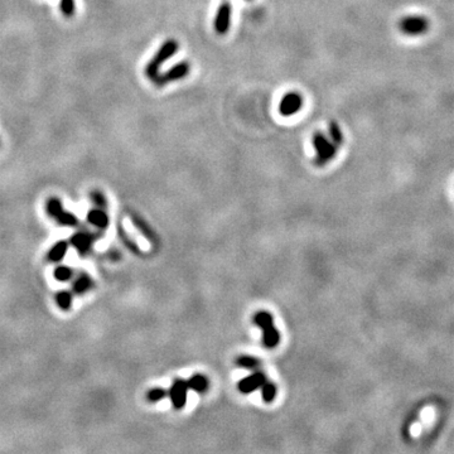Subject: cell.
Instances as JSON below:
<instances>
[{"instance_id":"cell-1","label":"cell","mask_w":454,"mask_h":454,"mask_svg":"<svg viewBox=\"0 0 454 454\" xmlns=\"http://www.w3.org/2000/svg\"><path fill=\"white\" fill-rule=\"evenodd\" d=\"M179 48V44L175 39H167L164 43L159 47V49L157 51V53L154 54L153 58L148 62L145 67V76L149 80L153 82L158 75L161 73V67L165 61H168L169 58H172L175 53L178 52Z\"/></svg>"},{"instance_id":"cell-2","label":"cell","mask_w":454,"mask_h":454,"mask_svg":"<svg viewBox=\"0 0 454 454\" xmlns=\"http://www.w3.org/2000/svg\"><path fill=\"white\" fill-rule=\"evenodd\" d=\"M254 322L262 330V345L266 348H274L279 345L280 335L274 327V319L269 312L260 311L254 316Z\"/></svg>"},{"instance_id":"cell-3","label":"cell","mask_w":454,"mask_h":454,"mask_svg":"<svg viewBox=\"0 0 454 454\" xmlns=\"http://www.w3.org/2000/svg\"><path fill=\"white\" fill-rule=\"evenodd\" d=\"M312 144L317 152V156L314 158V164L322 165L327 164L328 162L332 161L337 154V145L333 143L330 139H328L321 131H316L312 136Z\"/></svg>"},{"instance_id":"cell-4","label":"cell","mask_w":454,"mask_h":454,"mask_svg":"<svg viewBox=\"0 0 454 454\" xmlns=\"http://www.w3.org/2000/svg\"><path fill=\"white\" fill-rule=\"evenodd\" d=\"M47 212L52 219L56 220L57 224L64 226H76L78 224L77 217L66 211L62 206V202L57 197H52L47 201Z\"/></svg>"},{"instance_id":"cell-5","label":"cell","mask_w":454,"mask_h":454,"mask_svg":"<svg viewBox=\"0 0 454 454\" xmlns=\"http://www.w3.org/2000/svg\"><path fill=\"white\" fill-rule=\"evenodd\" d=\"M191 71V66L188 62L183 61L179 64L174 65L173 67H170L169 70L165 71L164 73H159L158 77L153 81V83L158 87H163V86L168 85L170 82H174V81L182 80L186 76H188Z\"/></svg>"},{"instance_id":"cell-6","label":"cell","mask_w":454,"mask_h":454,"mask_svg":"<svg viewBox=\"0 0 454 454\" xmlns=\"http://www.w3.org/2000/svg\"><path fill=\"white\" fill-rule=\"evenodd\" d=\"M303 107V98L298 93H288L283 96L279 102V114L289 117L298 114Z\"/></svg>"},{"instance_id":"cell-7","label":"cell","mask_w":454,"mask_h":454,"mask_svg":"<svg viewBox=\"0 0 454 454\" xmlns=\"http://www.w3.org/2000/svg\"><path fill=\"white\" fill-rule=\"evenodd\" d=\"M231 14H232V8H231L230 3H222L219 7V9H217L214 22L215 31H216L217 34L224 36V34L228 32L231 24Z\"/></svg>"},{"instance_id":"cell-8","label":"cell","mask_w":454,"mask_h":454,"mask_svg":"<svg viewBox=\"0 0 454 454\" xmlns=\"http://www.w3.org/2000/svg\"><path fill=\"white\" fill-rule=\"evenodd\" d=\"M190 389L188 381L185 380H175L174 384L170 387V400L175 409H183L187 401V391Z\"/></svg>"},{"instance_id":"cell-9","label":"cell","mask_w":454,"mask_h":454,"mask_svg":"<svg viewBox=\"0 0 454 454\" xmlns=\"http://www.w3.org/2000/svg\"><path fill=\"white\" fill-rule=\"evenodd\" d=\"M95 241V235L83 231V232H77L71 237V245L75 246L77 251L82 255L87 254L90 249L93 248V244Z\"/></svg>"},{"instance_id":"cell-10","label":"cell","mask_w":454,"mask_h":454,"mask_svg":"<svg viewBox=\"0 0 454 454\" xmlns=\"http://www.w3.org/2000/svg\"><path fill=\"white\" fill-rule=\"evenodd\" d=\"M265 382V375L262 372H255V374L250 375V376L245 377V379L241 380L238 382V390L243 394H249L253 392L259 387H261V385Z\"/></svg>"},{"instance_id":"cell-11","label":"cell","mask_w":454,"mask_h":454,"mask_svg":"<svg viewBox=\"0 0 454 454\" xmlns=\"http://www.w3.org/2000/svg\"><path fill=\"white\" fill-rule=\"evenodd\" d=\"M87 221L95 227L100 228V230H105L109 225V216L101 208L91 209L87 214Z\"/></svg>"},{"instance_id":"cell-12","label":"cell","mask_w":454,"mask_h":454,"mask_svg":"<svg viewBox=\"0 0 454 454\" xmlns=\"http://www.w3.org/2000/svg\"><path fill=\"white\" fill-rule=\"evenodd\" d=\"M401 28L406 33L418 34L424 32L425 28H427V22L422 18H408V19H405V22H403Z\"/></svg>"},{"instance_id":"cell-13","label":"cell","mask_w":454,"mask_h":454,"mask_svg":"<svg viewBox=\"0 0 454 454\" xmlns=\"http://www.w3.org/2000/svg\"><path fill=\"white\" fill-rule=\"evenodd\" d=\"M67 249H68L67 241H64V240L58 241V243H57L56 245H54L53 248L49 250L48 260H51V261H53V262L61 261V260L65 258L66 253H67Z\"/></svg>"},{"instance_id":"cell-14","label":"cell","mask_w":454,"mask_h":454,"mask_svg":"<svg viewBox=\"0 0 454 454\" xmlns=\"http://www.w3.org/2000/svg\"><path fill=\"white\" fill-rule=\"evenodd\" d=\"M328 133H329V139L336 144V145H342L345 143V135H343L342 130H341L340 125L332 120L328 125Z\"/></svg>"},{"instance_id":"cell-15","label":"cell","mask_w":454,"mask_h":454,"mask_svg":"<svg viewBox=\"0 0 454 454\" xmlns=\"http://www.w3.org/2000/svg\"><path fill=\"white\" fill-rule=\"evenodd\" d=\"M188 386L197 392H203L208 389V380L203 375H195L188 381Z\"/></svg>"},{"instance_id":"cell-16","label":"cell","mask_w":454,"mask_h":454,"mask_svg":"<svg viewBox=\"0 0 454 454\" xmlns=\"http://www.w3.org/2000/svg\"><path fill=\"white\" fill-rule=\"evenodd\" d=\"M91 287H93L91 278L87 274H81L75 282V284H73V292L77 294H83L85 292H87Z\"/></svg>"},{"instance_id":"cell-17","label":"cell","mask_w":454,"mask_h":454,"mask_svg":"<svg viewBox=\"0 0 454 454\" xmlns=\"http://www.w3.org/2000/svg\"><path fill=\"white\" fill-rule=\"evenodd\" d=\"M56 299L58 307L64 311H68L72 307V294L67 292V290H61V292L57 293Z\"/></svg>"},{"instance_id":"cell-18","label":"cell","mask_w":454,"mask_h":454,"mask_svg":"<svg viewBox=\"0 0 454 454\" xmlns=\"http://www.w3.org/2000/svg\"><path fill=\"white\" fill-rule=\"evenodd\" d=\"M261 396L265 403H271L277 396V387L271 382H266L261 385Z\"/></svg>"},{"instance_id":"cell-19","label":"cell","mask_w":454,"mask_h":454,"mask_svg":"<svg viewBox=\"0 0 454 454\" xmlns=\"http://www.w3.org/2000/svg\"><path fill=\"white\" fill-rule=\"evenodd\" d=\"M236 362H237L238 366L244 367V369H255V367H258L260 364L258 358L251 356H241L238 357Z\"/></svg>"},{"instance_id":"cell-20","label":"cell","mask_w":454,"mask_h":454,"mask_svg":"<svg viewBox=\"0 0 454 454\" xmlns=\"http://www.w3.org/2000/svg\"><path fill=\"white\" fill-rule=\"evenodd\" d=\"M59 8H61V12L65 17H67V18L72 17V15L75 14V10H76L75 0H61Z\"/></svg>"},{"instance_id":"cell-21","label":"cell","mask_w":454,"mask_h":454,"mask_svg":"<svg viewBox=\"0 0 454 454\" xmlns=\"http://www.w3.org/2000/svg\"><path fill=\"white\" fill-rule=\"evenodd\" d=\"M72 274V269H70L68 266H58L54 270V278L59 282H67V280L71 279Z\"/></svg>"},{"instance_id":"cell-22","label":"cell","mask_w":454,"mask_h":454,"mask_svg":"<svg viewBox=\"0 0 454 454\" xmlns=\"http://www.w3.org/2000/svg\"><path fill=\"white\" fill-rule=\"evenodd\" d=\"M165 396H167V391L159 389V387L149 390L148 394H146V399H148V401H150V403H157V401L164 399Z\"/></svg>"},{"instance_id":"cell-23","label":"cell","mask_w":454,"mask_h":454,"mask_svg":"<svg viewBox=\"0 0 454 454\" xmlns=\"http://www.w3.org/2000/svg\"><path fill=\"white\" fill-rule=\"evenodd\" d=\"M91 198H93V201H94V203L96 204V206H99L100 208H104V207H106V198H105V196L102 195L101 192H99V191H94L93 193H91Z\"/></svg>"},{"instance_id":"cell-24","label":"cell","mask_w":454,"mask_h":454,"mask_svg":"<svg viewBox=\"0 0 454 454\" xmlns=\"http://www.w3.org/2000/svg\"><path fill=\"white\" fill-rule=\"evenodd\" d=\"M248 2H250V0H248Z\"/></svg>"}]
</instances>
